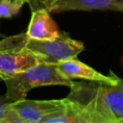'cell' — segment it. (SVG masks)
<instances>
[{"instance_id":"6da1fadb","label":"cell","mask_w":123,"mask_h":123,"mask_svg":"<svg viewBox=\"0 0 123 123\" xmlns=\"http://www.w3.org/2000/svg\"><path fill=\"white\" fill-rule=\"evenodd\" d=\"M71 101L88 123H119L123 120V80L116 84L77 81L69 86Z\"/></svg>"},{"instance_id":"7a4b0ae2","label":"cell","mask_w":123,"mask_h":123,"mask_svg":"<svg viewBox=\"0 0 123 123\" xmlns=\"http://www.w3.org/2000/svg\"><path fill=\"white\" fill-rule=\"evenodd\" d=\"M73 82L59 72L57 64L41 62L5 80L4 83L7 87L5 95L12 102H15L26 99L27 93L33 88L57 85L69 87Z\"/></svg>"},{"instance_id":"3957f363","label":"cell","mask_w":123,"mask_h":123,"mask_svg":"<svg viewBox=\"0 0 123 123\" xmlns=\"http://www.w3.org/2000/svg\"><path fill=\"white\" fill-rule=\"evenodd\" d=\"M26 34L7 37L0 40V80L5 81L38 63L41 60L26 49Z\"/></svg>"},{"instance_id":"277c9868","label":"cell","mask_w":123,"mask_h":123,"mask_svg":"<svg viewBox=\"0 0 123 123\" xmlns=\"http://www.w3.org/2000/svg\"><path fill=\"white\" fill-rule=\"evenodd\" d=\"M25 47L36 54L42 62L50 64H57L61 61L76 58L85 48L82 41L73 39L62 32L54 39L38 40L27 37Z\"/></svg>"},{"instance_id":"5b68a950","label":"cell","mask_w":123,"mask_h":123,"mask_svg":"<svg viewBox=\"0 0 123 123\" xmlns=\"http://www.w3.org/2000/svg\"><path fill=\"white\" fill-rule=\"evenodd\" d=\"M66 105V99L59 100H19L12 102L11 108L28 123H39L46 115L62 110Z\"/></svg>"},{"instance_id":"8992f818","label":"cell","mask_w":123,"mask_h":123,"mask_svg":"<svg viewBox=\"0 0 123 123\" xmlns=\"http://www.w3.org/2000/svg\"><path fill=\"white\" fill-rule=\"evenodd\" d=\"M57 68L64 78L69 80L83 79L86 81L103 82L109 84H116L120 80V78L114 76L113 74H111V76H106L75 58L59 62L57 63Z\"/></svg>"},{"instance_id":"52a82bcc","label":"cell","mask_w":123,"mask_h":123,"mask_svg":"<svg viewBox=\"0 0 123 123\" xmlns=\"http://www.w3.org/2000/svg\"><path fill=\"white\" fill-rule=\"evenodd\" d=\"M94 10L123 12V0H55L47 9L49 12Z\"/></svg>"},{"instance_id":"ba28073f","label":"cell","mask_w":123,"mask_h":123,"mask_svg":"<svg viewBox=\"0 0 123 123\" xmlns=\"http://www.w3.org/2000/svg\"><path fill=\"white\" fill-rule=\"evenodd\" d=\"M60 33L56 21L46 9H37L32 12L29 26L25 33L29 38L38 40L54 39Z\"/></svg>"},{"instance_id":"9c48e42d","label":"cell","mask_w":123,"mask_h":123,"mask_svg":"<svg viewBox=\"0 0 123 123\" xmlns=\"http://www.w3.org/2000/svg\"><path fill=\"white\" fill-rule=\"evenodd\" d=\"M66 99V98H65ZM39 123H88L80 110L68 99L63 109L52 112L42 118Z\"/></svg>"},{"instance_id":"30bf717a","label":"cell","mask_w":123,"mask_h":123,"mask_svg":"<svg viewBox=\"0 0 123 123\" xmlns=\"http://www.w3.org/2000/svg\"><path fill=\"white\" fill-rule=\"evenodd\" d=\"M25 3L26 0H0V19L16 15Z\"/></svg>"},{"instance_id":"8fae6325","label":"cell","mask_w":123,"mask_h":123,"mask_svg":"<svg viewBox=\"0 0 123 123\" xmlns=\"http://www.w3.org/2000/svg\"><path fill=\"white\" fill-rule=\"evenodd\" d=\"M0 123H28L24 120L18 113H16L12 108L6 112V114L1 118Z\"/></svg>"},{"instance_id":"7c38bea8","label":"cell","mask_w":123,"mask_h":123,"mask_svg":"<svg viewBox=\"0 0 123 123\" xmlns=\"http://www.w3.org/2000/svg\"><path fill=\"white\" fill-rule=\"evenodd\" d=\"M55 0H32L31 2L28 3L31 11H35L37 9H48L50 5L54 2Z\"/></svg>"},{"instance_id":"4fadbf2b","label":"cell","mask_w":123,"mask_h":123,"mask_svg":"<svg viewBox=\"0 0 123 123\" xmlns=\"http://www.w3.org/2000/svg\"><path fill=\"white\" fill-rule=\"evenodd\" d=\"M11 104H12V101L8 99V97L5 94L0 95V120L11 108Z\"/></svg>"},{"instance_id":"5bb4252c","label":"cell","mask_w":123,"mask_h":123,"mask_svg":"<svg viewBox=\"0 0 123 123\" xmlns=\"http://www.w3.org/2000/svg\"><path fill=\"white\" fill-rule=\"evenodd\" d=\"M31 1H32V0H26V3L28 4V3H29V2H31Z\"/></svg>"},{"instance_id":"9a60e30c","label":"cell","mask_w":123,"mask_h":123,"mask_svg":"<svg viewBox=\"0 0 123 123\" xmlns=\"http://www.w3.org/2000/svg\"><path fill=\"white\" fill-rule=\"evenodd\" d=\"M119 123H123V120H121V121H119Z\"/></svg>"},{"instance_id":"2e32d148","label":"cell","mask_w":123,"mask_h":123,"mask_svg":"<svg viewBox=\"0 0 123 123\" xmlns=\"http://www.w3.org/2000/svg\"><path fill=\"white\" fill-rule=\"evenodd\" d=\"M122 63H123V59H122Z\"/></svg>"}]
</instances>
